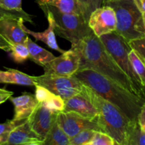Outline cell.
Wrapping results in <instances>:
<instances>
[{"label": "cell", "mask_w": 145, "mask_h": 145, "mask_svg": "<svg viewBox=\"0 0 145 145\" xmlns=\"http://www.w3.org/2000/svg\"><path fill=\"white\" fill-rule=\"evenodd\" d=\"M72 48L80 55L79 70L95 71L136 94L130 79L108 52L100 38L93 33L76 45H72Z\"/></svg>", "instance_id": "1"}, {"label": "cell", "mask_w": 145, "mask_h": 145, "mask_svg": "<svg viewBox=\"0 0 145 145\" xmlns=\"http://www.w3.org/2000/svg\"><path fill=\"white\" fill-rule=\"evenodd\" d=\"M73 76L99 96L117 107L129 120H137L142 107L145 104V99L91 69L78 70Z\"/></svg>", "instance_id": "2"}, {"label": "cell", "mask_w": 145, "mask_h": 145, "mask_svg": "<svg viewBox=\"0 0 145 145\" xmlns=\"http://www.w3.org/2000/svg\"><path fill=\"white\" fill-rule=\"evenodd\" d=\"M81 93L86 96L99 112L96 118L101 132L106 133L120 145H125L131 120L117 107L83 84Z\"/></svg>", "instance_id": "3"}, {"label": "cell", "mask_w": 145, "mask_h": 145, "mask_svg": "<svg viewBox=\"0 0 145 145\" xmlns=\"http://www.w3.org/2000/svg\"><path fill=\"white\" fill-rule=\"evenodd\" d=\"M103 5L113 8L116 17L115 33L127 42L145 38L142 14L134 0H105Z\"/></svg>", "instance_id": "4"}, {"label": "cell", "mask_w": 145, "mask_h": 145, "mask_svg": "<svg viewBox=\"0 0 145 145\" xmlns=\"http://www.w3.org/2000/svg\"><path fill=\"white\" fill-rule=\"evenodd\" d=\"M52 14L54 18L55 33L67 40L72 45H76L84 38L91 34L88 21L82 14L62 12L52 6H40Z\"/></svg>", "instance_id": "5"}, {"label": "cell", "mask_w": 145, "mask_h": 145, "mask_svg": "<svg viewBox=\"0 0 145 145\" xmlns=\"http://www.w3.org/2000/svg\"><path fill=\"white\" fill-rule=\"evenodd\" d=\"M108 52L126 74L133 83L136 94L145 99V87L133 69L129 59V52L132 50L128 42L115 32L99 37Z\"/></svg>", "instance_id": "6"}, {"label": "cell", "mask_w": 145, "mask_h": 145, "mask_svg": "<svg viewBox=\"0 0 145 145\" xmlns=\"http://www.w3.org/2000/svg\"><path fill=\"white\" fill-rule=\"evenodd\" d=\"M32 77L36 84L44 86L64 100L79 94L83 89V84L74 76H56L44 74Z\"/></svg>", "instance_id": "7"}, {"label": "cell", "mask_w": 145, "mask_h": 145, "mask_svg": "<svg viewBox=\"0 0 145 145\" xmlns=\"http://www.w3.org/2000/svg\"><path fill=\"white\" fill-rule=\"evenodd\" d=\"M80 55L77 51L73 48L59 57H55L52 61L43 67L45 74H52L56 76H73L79 67Z\"/></svg>", "instance_id": "8"}, {"label": "cell", "mask_w": 145, "mask_h": 145, "mask_svg": "<svg viewBox=\"0 0 145 145\" xmlns=\"http://www.w3.org/2000/svg\"><path fill=\"white\" fill-rule=\"evenodd\" d=\"M88 24L97 37L116 31V17L113 8L107 5L95 9L89 16Z\"/></svg>", "instance_id": "9"}, {"label": "cell", "mask_w": 145, "mask_h": 145, "mask_svg": "<svg viewBox=\"0 0 145 145\" xmlns=\"http://www.w3.org/2000/svg\"><path fill=\"white\" fill-rule=\"evenodd\" d=\"M57 123L69 137L85 130L101 132L96 120L85 118L73 112H59L57 116Z\"/></svg>", "instance_id": "10"}, {"label": "cell", "mask_w": 145, "mask_h": 145, "mask_svg": "<svg viewBox=\"0 0 145 145\" xmlns=\"http://www.w3.org/2000/svg\"><path fill=\"white\" fill-rule=\"evenodd\" d=\"M58 113L47 108L42 103H39L28 118L31 129L42 141L56 121Z\"/></svg>", "instance_id": "11"}, {"label": "cell", "mask_w": 145, "mask_h": 145, "mask_svg": "<svg viewBox=\"0 0 145 145\" xmlns=\"http://www.w3.org/2000/svg\"><path fill=\"white\" fill-rule=\"evenodd\" d=\"M24 18L16 16L3 17L0 19V35L10 44L25 43L28 34L23 30Z\"/></svg>", "instance_id": "12"}, {"label": "cell", "mask_w": 145, "mask_h": 145, "mask_svg": "<svg viewBox=\"0 0 145 145\" xmlns=\"http://www.w3.org/2000/svg\"><path fill=\"white\" fill-rule=\"evenodd\" d=\"M65 112H73L85 118L96 120L99 112L91 102L82 93L65 100Z\"/></svg>", "instance_id": "13"}, {"label": "cell", "mask_w": 145, "mask_h": 145, "mask_svg": "<svg viewBox=\"0 0 145 145\" xmlns=\"http://www.w3.org/2000/svg\"><path fill=\"white\" fill-rule=\"evenodd\" d=\"M10 101L14 106V120H26L30 117L39 102L35 95L31 93H24L18 97H10Z\"/></svg>", "instance_id": "14"}, {"label": "cell", "mask_w": 145, "mask_h": 145, "mask_svg": "<svg viewBox=\"0 0 145 145\" xmlns=\"http://www.w3.org/2000/svg\"><path fill=\"white\" fill-rule=\"evenodd\" d=\"M41 141V139L33 131L27 120L14 128L7 140L0 145H29Z\"/></svg>", "instance_id": "15"}, {"label": "cell", "mask_w": 145, "mask_h": 145, "mask_svg": "<svg viewBox=\"0 0 145 145\" xmlns=\"http://www.w3.org/2000/svg\"><path fill=\"white\" fill-rule=\"evenodd\" d=\"M41 9L43 11L44 14H45V16L47 17V19L48 21V28H47L45 31L43 32H35V31H31V30L28 29L25 26L24 24H22V28L28 35H31L35 39V40L42 41L44 43L46 44L50 48L55 50L58 51L60 52L61 54L64 53L65 50H63L61 49L58 45L57 42L56 38H55V31H54V27H55V23H54V18L52 17V14L46 8H41Z\"/></svg>", "instance_id": "16"}, {"label": "cell", "mask_w": 145, "mask_h": 145, "mask_svg": "<svg viewBox=\"0 0 145 145\" xmlns=\"http://www.w3.org/2000/svg\"><path fill=\"white\" fill-rule=\"evenodd\" d=\"M0 83L31 86L36 85L32 76L9 68H7L6 71L0 70Z\"/></svg>", "instance_id": "17"}, {"label": "cell", "mask_w": 145, "mask_h": 145, "mask_svg": "<svg viewBox=\"0 0 145 145\" xmlns=\"http://www.w3.org/2000/svg\"><path fill=\"white\" fill-rule=\"evenodd\" d=\"M25 44L29 51L30 59L42 67L55 57L53 54L37 45L29 37L27 38Z\"/></svg>", "instance_id": "18"}, {"label": "cell", "mask_w": 145, "mask_h": 145, "mask_svg": "<svg viewBox=\"0 0 145 145\" xmlns=\"http://www.w3.org/2000/svg\"><path fill=\"white\" fill-rule=\"evenodd\" d=\"M42 145H71L69 137L56 121L52 125L46 137L41 142Z\"/></svg>", "instance_id": "19"}, {"label": "cell", "mask_w": 145, "mask_h": 145, "mask_svg": "<svg viewBox=\"0 0 145 145\" xmlns=\"http://www.w3.org/2000/svg\"><path fill=\"white\" fill-rule=\"evenodd\" d=\"M35 1L39 6H52L56 7L62 12L82 14L77 0H35Z\"/></svg>", "instance_id": "20"}, {"label": "cell", "mask_w": 145, "mask_h": 145, "mask_svg": "<svg viewBox=\"0 0 145 145\" xmlns=\"http://www.w3.org/2000/svg\"><path fill=\"white\" fill-rule=\"evenodd\" d=\"M125 145H145V131L138 120L130 123Z\"/></svg>", "instance_id": "21"}, {"label": "cell", "mask_w": 145, "mask_h": 145, "mask_svg": "<svg viewBox=\"0 0 145 145\" xmlns=\"http://www.w3.org/2000/svg\"><path fill=\"white\" fill-rule=\"evenodd\" d=\"M129 59L135 72L145 87V62L140 57V55L133 49L129 52Z\"/></svg>", "instance_id": "22"}, {"label": "cell", "mask_w": 145, "mask_h": 145, "mask_svg": "<svg viewBox=\"0 0 145 145\" xmlns=\"http://www.w3.org/2000/svg\"><path fill=\"white\" fill-rule=\"evenodd\" d=\"M9 52L14 62L21 63L30 57L28 47L24 43L11 44Z\"/></svg>", "instance_id": "23"}, {"label": "cell", "mask_w": 145, "mask_h": 145, "mask_svg": "<svg viewBox=\"0 0 145 145\" xmlns=\"http://www.w3.org/2000/svg\"><path fill=\"white\" fill-rule=\"evenodd\" d=\"M77 2L82 16L88 21L91 14L103 5L104 0H77Z\"/></svg>", "instance_id": "24"}, {"label": "cell", "mask_w": 145, "mask_h": 145, "mask_svg": "<svg viewBox=\"0 0 145 145\" xmlns=\"http://www.w3.org/2000/svg\"><path fill=\"white\" fill-rule=\"evenodd\" d=\"M96 132L93 130H85L79 132L75 135L69 137L71 145H83L86 143L91 142Z\"/></svg>", "instance_id": "25"}, {"label": "cell", "mask_w": 145, "mask_h": 145, "mask_svg": "<svg viewBox=\"0 0 145 145\" xmlns=\"http://www.w3.org/2000/svg\"><path fill=\"white\" fill-rule=\"evenodd\" d=\"M26 120H8L4 123H0V144L3 143L8 137V135L17 126L20 125Z\"/></svg>", "instance_id": "26"}, {"label": "cell", "mask_w": 145, "mask_h": 145, "mask_svg": "<svg viewBox=\"0 0 145 145\" xmlns=\"http://www.w3.org/2000/svg\"><path fill=\"white\" fill-rule=\"evenodd\" d=\"M42 103L49 109L58 113L63 111L65 109V100L57 95L54 94L50 99Z\"/></svg>", "instance_id": "27"}, {"label": "cell", "mask_w": 145, "mask_h": 145, "mask_svg": "<svg viewBox=\"0 0 145 145\" xmlns=\"http://www.w3.org/2000/svg\"><path fill=\"white\" fill-rule=\"evenodd\" d=\"M7 16H16L20 17V18H24L25 22H29L31 24H33V16L28 13L24 11H14V10H8L7 8H3L2 7L0 6V19L2 18L3 17Z\"/></svg>", "instance_id": "28"}, {"label": "cell", "mask_w": 145, "mask_h": 145, "mask_svg": "<svg viewBox=\"0 0 145 145\" xmlns=\"http://www.w3.org/2000/svg\"><path fill=\"white\" fill-rule=\"evenodd\" d=\"M93 145H114V140L103 132H96L92 140Z\"/></svg>", "instance_id": "29"}, {"label": "cell", "mask_w": 145, "mask_h": 145, "mask_svg": "<svg viewBox=\"0 0 145 145\" xmlns=\"http://www.w3.org/2000/svg\"><path fill=\"white\" fill-rule=\"evenodd\" d=\"M128 43L130 48L134 50L145 62V38L133 40Z\"/></svg>", "instance_id": "30"}, {"label": "cell", "mask_w": 145, "mask_h": 145, "mask_svg": "<svg viewBox=\"0 0 145 145\" xmlns=\"http://www.w3.org/2000/svg\"><path fill=\"white\" fill-rule=\"evenodd\" d=\"M35 96L37 100L39 103H43L46 101L48 99H50L54 93L50 91L48 89H46L44 86H40V85L36 84L35 85Z\"/></svg>", "instance_id": "31"}, {"label": "cell", "mask_w": 145, "mask_h": 145, "mask_svg": "<svg viewBox=\"0 0 145 145\" xmlns=\"http://www.w3.org/2000/svg\"><path fill=\"white\" fill-rule=\"evenodd\" d=\"M0 6L8 10L24 11L22 0H0Z\"/></svg>", "instance_id": "32"}, {"label": "cell", "mask_w": 145, "mask_h": 145, "mask_svg": "<svg viewBox=\"0 0 145 145\" xmlns=\"http://www.w3.org/2000/svg\"><path fill=\"white\" fill-rule=\"evenodd\" d=\"M13 95V92L7 91L4 89H0V104L7 101Z\"/></svg>", "instance_id": "33"}, {"label": "cell", "mask_w": 145, "mask_h": 145, "mask_svg": "<svg viewBox=\"0 0 145 145\" xmlns=\"http://www.w3.org/2000/svg\"><path fill=\"white\" fill-rule=\"evenodd\" d=\"M137 120H138L141 127L144 129L145 131V104L142 107L140 114L137 118Z\"/></svg>", "instance_id": "34"}, {"label": "cell", "mask_w": 145, "mask_h": 145, "mask_svg": "<svg viewBox=\"0 0 145 145\" xmlns=\"http://www.w3.org/2000/svg\"><path fill=\"white\" fill-rule=\"evenodd\" d=\"M10 47H11V44L0 35V49L6 52H9Z\"/></svg>", "instance_id": "35"}, {"label": "cell", "mask_w": 145, "mask_h": 145, "mask_svg": "<svg viewBox=\"0 0 145 145\" xmlns=\"http://www.w3.org/2000/svg\"><path fill=\"white\" fill-rule=\"evenodd\" d=\"M134 1L142 14H145V0H134Z\"/></svg>", "instance_id": "36"}, {"label": "cell", "mask_w": 145, "mask_h": 145, "mask_svg": "<svg viewBox=\"0 0 145 145\" xmlns=\"http://www.w3.org/2000/svg\"><path fill=\"white\" fill-rule=\"evenodd\" d=\"M41 142H37L31 143V144H30L29 145H42V144H41Z\"/></svg>", "instance_id": "37"}, {"label": "cell", "mask_w": 145, "mask_h": 145, "mask_svg": "<svg viewBox=\"0 0 145 145\" xmlns=\"http://www.w3.org/2000/svg\"><path fill=\"white\" fill-rule=\"evenodd\" d=\"M142 19H143V23H144V25L145 28V14L142 13Z\"/></svg>", "instance_id": "38"}, {"label": "cell", "mask_w": 145, "mask_h": 145, "mask_svg": "<svg viewBox=\"0 0 145 145\" xmlns=\"http://www.w3.org/2000/svg\"><path fill=\"white\" fill-rule=\"evenodd\" d=\"M83 145H93V144H92V142H89V143H86V144H84Z\"/></svg>", "instance_id": "39"}, {"label": "cell", "mask_w": 145, "mask_h": 145, "mask_svg": "<svg viewBox=\"0 0 145 145\" xmlns=\"http://www.w3.org/2000/svg\"><path fill=\"white\" fill-rule=\"evenodd\" d=\"M114 145H120V144H118V143L116 142L115 141V142H114Z\"/></svg>", "instance_id": "40"}, {"label": "cell", "mask_w": 145, "mask_h": 145, "mask_svg": "<svg viewBox=\"0 0 145 145\" xmlns=\"http://www.w3.org/2000/svg\"><path fill=\"white\" fill-rule=\"evenodd\" d=\"M104 1H105V0H104Z\"/></svg>", "instance_id": "41"}]
</instances>
